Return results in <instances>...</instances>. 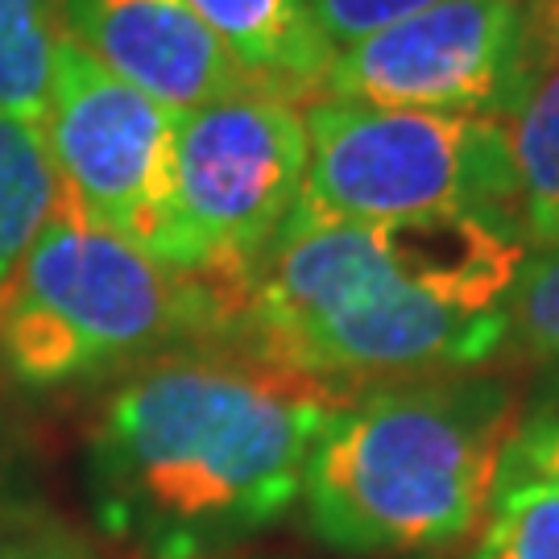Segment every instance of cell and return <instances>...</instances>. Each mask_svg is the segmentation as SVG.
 <instances>
[{"label": "cell", "mask_w": 559, "mask_h": 559, "mask_svg": "<svg viewBox=\"0 0 559 559\" xmlns=\"http://www.w3.org/2000/svg\"><path fill=\"white\" fill-rule=\"evenodd\" d=\"M526 258V237L489 212L365 224L295 207L224 299L216 344L348 394L477 373L506 348Z\"/></svg>", "instance_id": "6da1fadb"}, {"label": "cell", "mask_w": 559, "mask_h": 559, "mask_svg": "<svg viewBox=\"0 0 559 559\" xmlns=\"http://www.w3.org/2000/svg\"><path fill=\"white\" fill-rule=\"evenodd\" d=\"M348 390L224 344L120 373L87 427L92 519L133 559H216L299 501Z\"/></svg>", "instance_id": "7a4b0ae2"}, {"label": "cell", "mask_w": 559, "mask_h": 559, "mask_svg": "<svg viewBox=\"0 0 559 559\" xmlns=\"http://www.w3.org/2000/svg\"><path fill=\"white\" fill-rule=\"evenodd\" d=\"M522 399L489 373L360 390L328 419L302 473L311 535L344 556H423L480 526L519 436Z\"/></svg>", "instance_id": "3957f363"}, {"label": "cell", "mask_w": 559, "mask_h": 559, "mask_svg": "<svg viewBox=\"0 0 559 559\" xmlns=\"http://www.w3.org/2000/svg\"><path fill=\"white\" fill-rule=\"evenodd\" d=\"M221 299L96 224L67 191L0 282V378L50 394L216 344Z\"/></svg>", "instance_id": "277c9868"}, {"label": "cell", "mask_w": 559, "mask_h": 559, "mask_svg": "<svg viewBox=\"0 0 559 559\" xmlns=\"http://www.w3.org/2000/svg\"><path fill=\"white\" fill-rule=\"evenodd\" d=\"M307 182L299 207L336 221H406L436 212H489L519 221V182L501 120L369 108L348 100L307 104Z\"/></svg>", "instance_id": "5b68a950"}, {"label": "cell", "mask_w": 559, "mask_h": 559, "mask_svg": "<svg viewBox=\"0 0 559 559\" xmlns=\"http://www.w3.org/2000/svg\"><path fill=\"white\" fill-rule=\"evenodd\" d=\"M307 182V120L299 100L274 87L179 112L175 141V212L187 274L221 299L278 240ZM221 332V328H216Z\"/></svg>", "instance_id": "8992f818"}, {"label": "cell", "mask_w": 559, "mask_h": 559, "mask_svg": "<svg viewBox=\"0 0 559 559\" xmlns=\"http://www.w3.org/2000/svg\"><path fill=\"white\" fill-rule=\"evenodd\" d=\"M559 59V0H440L336 50L320 96L510 117Z\"/></svg>", "instance_id": "52a82bcc"}, {"label": "cell", "mask_w": 559, "mask_h": 559, "mask_svg": "<svg viewBox=\"0 0 559 559\" xmlns=\"http://www.w3.org/2000/svg\"><path fill=\"white\" fill-rule=\"evenodd\" d=\"M41 141L62 191L108 233L187 274L175 212L179 112L117 80L75 38H59Z\"/></svg>", "instance_id": "ba28073f"}, {"label": "cell", "mask_w": 559, "mask_h": 559, "mask_svg": "<svg viewBox=\"0 0 559 559\" xmlns=\"http://www.w3.org/2000/svg\"><path fill=\"white\" fill-rule=\"evenodd\" d=\"M59 9L67 38L175 112L258 83L187 0H59Z\"/></svg>", "instance_id": "9c48e42d"}, {"label": "cell", "mask_w": 559, "mask_h": 559, "mask_svg": "<svg viewBox=\"0 0 559 559\" xmlns=\"http://www.w3.org/2000/svg\"><path fill=\"white\" fill-rule=\"evenodd\" d=\"M233 59L290 100L320 96L336 50L328 46L307 0H187Z\"/></svg>", "instance_id": "30bf717a"}, {"label": "cell", "mask_w": 559, "mask_h": 559, "mask_svg": "<svg viewBox=\"0 0 559 559\" xmlns=\"http://www.w3.org/2000/svg\"><path fill=\"white\" fill-rule=\"evenodd\" d=\"M510 170L519 182V221L526 249L559 245V59L539 75V83L501 117Z\"/></svg>", "instance_id": "8fae6325"}, {"label": "cell", "mask_w": 559, "mask_h": 559, "mask_svg": "<svg viewBox=\"0 0 559 559\" xmlns=\"http://www.w3.org/2000/svg\"><path fill=\"white\" fill-rule=\"evenodd\" d=\"M62 195L41 129L0 112V282L13 274Z\"/></svg>", "instance_id": "7c38bea8"}, {"label": "cell", "mask_w": 559, "mask_h": 559, "mask_svg": "<svg viewBox=\"0 0 559 559\" xmlns=\"http://www.w3.org/2000/svg\"><path fill=\"white\" fill-rule=\"evenodd\" d=\"M59 38V0H0V112L4 117L41 129Z\"/></svg>", "instance_id": "4fadbf2b"}, {"label": "cell", "mask_w": 559, "mask_h": 559, "mask_svg": "<svg viewBox=\"0 0 559 559\" xmlns=\"http://www.w3.org/2000/svg\"><path fill=\"white\" fill-rule=\"evenodd\" d=\"M473 559H559V480L506 452Z\"/></svg>", "instance_id": "5bb4252c"}, {"label": "cell", "mask_w": 559, "mask_h": 559, "mask_svg": "<svg viewBox=\"0 0 559 559\" xmlns=\"http://www.w3.org/2000/svg\"><path fill=\"white\" fill-rule=\"evenodd\" d=\"M547 385L559 402V245L522 261L519 282L506 299V348Z\"/></svg>", "instance_id": "9a60e30c"}, {"label": "cell", "mask_w": 559, "mask_h": 559, "mask_svg": "<svg viewBox=\"0 0 559 559\" xmlns=\"http://www.w3.org/2000/svg\"><path fill=\"white\" fill-rule=\"evenodd\" d=\"M431 4H440V0H307V9L332 50H344L378 29H390Z\"/></svg>", "instance_id": "2e32d148"}, {"label": "cell", "mask_w": 559, "mask_h": 559, "mask_svg": "<svg viewBox=\"0 0 559 559\" xmlns=\"http://www.w3.org/2000/svg\"><path fill=\"white\" fill-rule=\"evenodd\" d=\"M510 456L543 477L559 480V402H547L522 419L519 436L510 443Z\"/></svg>", "instance_id": "e0dca14e"}, {"label": "cell", "mask_w": 559, "mask_h": 559, "mask_svg": "<svg viewBox=\"0 0 559 559\" xmlns=\"http://www.w3.org/2000/svg\"><path fill=\"white\" fill-rule=\"evenodd\" d=\"M0 559H92V556H83L75 543L46 539V535H13V539H0Z\"/></svg>", "instance_id": "ac0fdd59"}]
</instances>
